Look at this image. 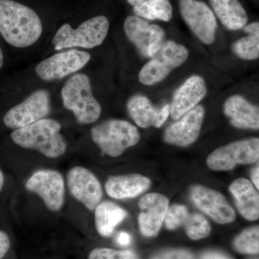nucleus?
<instances>
[{
    "label": "nucleus",
    "instance_id": "nucleus-1",
    "mask_svg": "<svg viewBox=\"0 0 259 259\" xmlns=\"http://www.w3.org/2000/svg\"><path fill=\"white\" fill-rule=\"evenodd\" d=\"M40 17L31 8L13 0H0V34L16 48H27L40 38Z\"/></svg>",
    "mask_w": 259,
    "mask_h": 259
},
{
    "label": "nucleus",
    "instance_id": "nucleus-2",
    "mask_svg": "<svg viewBox=\"0 0 259 259\" xmlns=\"http://www.w3.org/2000/svg\"><path fill=\"white\" fill-rule=\"evenodd\" d=\"M61 131L60 122L44 118L15 130L11 134V139L20 147L35 150L48 158H56L67 150V144Z\"/></svg>",
    "mask_w": 259,
    "mask_h": 259
},
{
    "label": "nucleus",
    "instance_id": "nucleus-3",
    "mask_svg": "<svg viewBox=\"0 0 259 259\" xmlns=\"http://www.w3.org/2000/svg\"><path fill=\"white\" fill-rule=\"evenodd\" d=\"M63 104L83 125L93 123L101 115L102 107L93 95L90 78L76 74L66 81L61 90Z\"/></svg>",
    "mask_w": 259,
    "mask_h": 259
},
{
    "label": "nucleus",
    "instance_id": "nucleus-4",
    "mask_svg": "<svg viewBox=\"0 0 259 259\" xmlns=\"http://www.w3.org/2000/svg\"><path fill=\"white\" fill-rule=\"evenodd\" d=\"M110 23L103 15L93 17L80 24L77 28L65 23L58 29L52 40L56 51L70 48L94 49L101 45L108 33Z\"/></svg>",
    "mask_w": 259,
    "mask_h": 259
},
{
    "label": "nucleus",
    "instance_id": "nucleus-5",
    "mask_svg": "<svg viewBox=\"0 0 259 259\" xmlns=\"http://www.w3.org/2000/svg\"><path fill=\"white\" fill-rule=\"evenodd\" d=\"M91 136L102 152L112 157L120 156L127 148L136 146L140 141L137 127L122 120L102 122L92 128Z\"/></svg>",
    "mask_w": 259,
    "mask_h": 259
},
{
    "label": "nucleus",
    "instance_id": "nucleus-6",
    "mask_svg": "<svg viewBox=\"0 0 259 259\" xmlns=\"http://www.w3.org/2000/svg\"><path fill=\"white\" fill-rule=\"evenodd\" d=\"M188 56L185 46L173 40L163 42L151 60L140 71V82L151 86L163 81L171 71L183 64Z\"/></svg>",
    "mask_w": 259,
    "mask_h": 259
},
{
    "label": "nucleus",
    "instance_id": "nucleus-7",
    "mask_svg": "<svg viewBox=\"0 0 259 259\" xmlns=\"http://www.w3.org/2000/svg\"><path fill=\"white\" fill-rule=\"evenodd\" d=\"M259 158L258 138L241 140L214 150L209 155L207 164L214 171H228L238 164H250Z\"/></svg>",
    "mask_w": 259,
    "mask_h": 259
},
{
    "label": "nucleus",
    "instance_id": "nucleus-8",
    "mask_svg": "<svg viewBox=\"0 0 259 259\" xmlns=\"http://www.w3.org/2000/svg\"><path fill=\"white\" fill-rule=\"evenodd\" d=\"M51 111L50 95L46 90H37L24 101L5 113L3 122L8 128L17 130L46 118Z\"/></svg>",
    "mask_w": 259,
    "mask_h": 259
},
{
    "label": "nucleus",
    "instance_id": "nucleus-9",
    "mask_svg": "<svg viewBox=\"0 0 259 259\" xmlns=\"http://www.w3.org/2000/svg\"><path fill=\"white\" fill-rule=\"evenodd\" d=\"M25 188L37 194L46 207L52 212L62 208L65 202L64 177L60 172L54 169L39 170L27 181Z\"/></svg>",
    "mask_w": 259,
    "mask_h": 259
},
{
    "label": "nucleus",
    "instance_id": "nucleus-10",
    "mask_svg": "<svg viewBox=\"0 0 259 259\" xmlns=\"http://www.w3.org/2000/svg\"><path fill=\"white\" fill-rule=\"evenodd\" d=\"M91 59L86 51L70 50L57 53L35 66L37 76L44 81L61 79L84 67Z\"/></svg>",
    "mask_w": 259,
    "mask_h": 259
},
{
    "label": "nucleus",
    "instance_id": "nucleus-11",
    "mask_svg": "<svg viewBox=\"0 0 259 259\" xmlns=\"http://www.w3.org/2000/svg\"><path fill=\"white\" fill-rule=\"evenodd\" d=\"M180 10L182 18L194 35L204 44H213L218 23L208 5L199 0H180Z\"/></svg>",
    "mask_w": 259,
    "mask_h": 259
},
{
    "label": "nucleus",
    "instance_id": "nucleus-12",
    "mask_svg": "<svg viewBox=\"0 0 259 259\" xmlns=\"http://www.w3.org/2000/svg\"><path fill=\"white\" fill-rule=\"evenodd\" d=\"M124 30L130 41L144 57L152 58L164 42L165 32L161 27L138 16L131 15L125 19Z\"/></svg>",
    "mask_w": 259,
    "mask_h": 259
},
{
    "label": "nucleus",
    "instance_id": "nucleus-13",
    "mask_svg": "<svg viewBox=\"0 0 259 259\" xmlns=\"http://www.w3.org/2000/svg\"><path fill=\"white\" fill-rule=\"evenodd\" d=\"M67 185L72 197L90 210H95L101 202V185L88 168L83 166L71 168L67 175Z\"/></svg>",
    "mask_w": 259,
    "mask_h": 259
},
{
    "label": "nucleus",
    "instance_id": "nucleus-14",
    "mask_svg": "<svg viewBox=\"0 0 259 259\" xmlns=\"http://www.w3.org/2000/svg\"><path fill=\"white\" fill-rule=\"evenodd\" d=\"M191 197L195 205L220 224H227L236 219V212L226 197L218 191L203 186H194Z\"/></svg>",
    "mask_w": 259,
    "mask_h": 259
},
{
    "label": "nucleus",
    "instance_id": "nucleus-15",
    "mask_svg": "<svg viewBox=\"0 0 259 259\" xmlns=\"http://www.w3.org/2000/svg\"><path fill=\"white\" fill-rule=\"evenodd\" d=\"M204 117V109L197 105L181 117V120L167 127L164 133L165 142L186 147L198 139Z\"/></svg>",
    "mask_w": 259,
    "mask_h": 259
},
{
    "label": "nucleus",
    "instance_id": "nucleus-16",
    "mask_svg": "<svg viewBox=\"0 0 259 259\" xmlns=\"http://www.w3.org/2000/svg\"><path fill=\"white\" fill-rule=\"evenodd\" d=\"M139 205L141 209L139 216L141 233L146 237L156 236L168 208V199L161 194H147L141 199Z\"/></svg>",
    "mask_w": 259,
    "mask_h": 259
},
{
    "label": "nucleus",
    "instance_id": "nucleus-17",
    "mask_svg": "<svg viewBox=\"0 0 259 259\" xmlns=\"http://www.w3.org/2000/svg\"><path fill=\"white\" fill-rule=\"evenodd\" d=\"M207 94V86L203 78L194 75L177 90L170 105V115L179 120L187 112L197 106Z\"/></svg>",
    "mask_w": 259,
    "mask_h": 259
},
{
    "label": "nucleus",
    "instance_id": "nucleus-18",
    "mask_svg": "<svg viewBox=\"0 0 259 259\" xmlns=\"http://www.w3.org/2000/svg\"><path fill=\"white\" fill-rule=\"evenodd\" d=\"M131 118L142 128L154 126L160 127L170 115V105L167 104L158 109L155 107L148 97L142 95L131 97L127 104Z\"/></svg>",
    "mask_w": 259,
    "mask_h": 259
},
{
    "label": "nucleus",
    "instance_id": "nucleus-19",
    "mask_svg": "<svg viewBox=\"0 0 259 259\" xmlns=\"http://www.w3.org/2000/svg\"><path fill=\"white\" fill-rule=\"evenodd\" d=\"M224 112L238 128L258 130V107L241 95L230 97L224 104Z\"/></svg>",
    "mask_w": 259,
    "mask_h": 259
},
{
    "label": "nucleus",
    "instance_id": "nucleus-20",
    "mask_svg": "<svg viewBox=\"0 0 259 259\" xmlns=\"http://www.w3.org/2000/svg\"><path fill=\"white\" fill-rule=\"evenodd\" d=\"M151 184L149 179L138 174L120 175L109 177L105 190L112 198H134L148 190Z\"/></svg>",
    "mask_w": 259,
    "mask_h": 259
},
{
    "label": "nucleus",
    "instance_id": "nucleus-21",
    "mask_svg": "<svg viewBox=\"0 0 259 259\" xmlns=\"http://www.w3.org/2000/svg\"><path fill=\"white\" fill-rule=\"evenodd\" d=\"M230 192L237 209L245 219L254 221L259 218V196L253 185L246 179H238L230 186Z\"/></svg>",
    "mask_w": 259,
    "mask_h": 259
},
{
    "label": "nucleus",
    "instance_id": "nucleus-22",
    "mask_svg": "<svg viewBox=\"0 0 259 259\" xmlns=\"http://www.w3.org/2000/svg\"><path fill=\"white\" fill-rule=\"evenodd\" d=\"M214 15L228 30L244 28L248 21L246 11L238 0H209Z\"/></svg>",
    "mask_w": 259,
    "mask_h": 259
},
{
    "label": "nucleus",
    "instance_id": "nucleus-23",
    "mask_svg": "<svg viewBox=\"0 0 259 259\" xmlns=\"http://www.w3.org/2000/svg\"><path fill=\"white\" fill-rule=\"evenodd\" d=\"M127 212L111 202H100L95 209L96 229L100 236L109 237L127 217Z\"/></svg>",
    "mask_w": 259,
    "mask_h": 259
},
{
    "label": "nucleus",
    "instance_id": "nucleus-24",
    "mask_svg": "<svg viewBox=\"0 0 259 259\" xmlns=\"http://www.w3.org/2000/svg\"><path fill=\"white\" fill-rule=\"evenodd\" d=\"M247 36L238 39L233 44V51L237 56L245 60H255L259 57V23L253 22L245 25Z\"/></svg>",
    "mask_w": 259,
    "mask_h": 259
},
{
    "label": "nucleus",
    "instance_id": "nucleus-25",
    "mask_svg": "<svg viewBox=\"0 0 259 259\" xmlns=\"http://www.w3.org/2000/svg\"><path fill=\"white\" fill-rule=\"evenodd\" d=\"M134 13L138 17L149 20H159L168 22L173 15L170 0H144L134 7Z\"/></svg>",
    "mask_w": 259,
    "mask_h": 259
},
{
    "label": "nucleus",
    "instance_id": "nucleus-26",
    "mask_svg": "<svg viewBox=\"0 0 259 259\" xmlns=\"http://www.w3.org/2000/svg\"><path fill=\"white\" fill-rule=\"evenodd\" d=\"M237 251L245 254H257L259 251L258 226L242 232L234 241Z\"/></svg>",
    "mask_w": 259,
    "mask_h": 259
},
{
    "label": "nucleus",
    "instance_id": "nucleus-27",
    "mask_svg": "<svg viewBox=\"0 0 259 259\" xmlns=\"http://www.w3.org/2000/svg\"><path fill=\"white\" fill-rule=\"evenodd\" d=\"M186 233L191 239L197 241L209 236L211 227L207 220L201 214H189L185 223Z\"/></svg>",
    "mask_w": 259,
    "mask_h": 259
},
{
    "label": "nucleus",
    "instance_id": "nucleus-28",
    "mask_svg": "<svg viewBox=\"0 0 259 259\" xmlns=\"http://www.w3.org/2000/svg\"><path fill=\"white\" fill-rule=\"evenodd\" d=\"M188 210L185 206L175 204L168 207L165 215V225L168 229L175 230L185 224L189 216Z\"/></svg>",
    "mask_w": 259,
    "mask_h": 259
},
{
    "label": "nucleus",
    "instance_id": "nucleus-29",
    "mask_svg": "<svg viewBox=\"0 0 259 259\" xmlns=\"http://www.w3.org/2000/svg\"><path fill=\"white\" fill-rule=\"evenodd\" d=\"M88 259H139V256L133 250L97 248L90 252Z\"/></svg>",
    "mask_w": 259,
    "mask_h": 259
},
{
    "label": "nucleus",
    "instance_id": "nucleus-30",
    "mask_svg": "<svg viewBox=\"0 0 259 259\" xmlns=\"http://www.w3.org/2000/svg\"><path fill=\"white\" fill-rule=\"evenodd\" d=\"M152 259H195L193 255L186 250H170L155 255Z\"/></svg>",
    "mask_w": 259,
    "mask_h": 259
},
{
    "label": "nucleus",
    "instance_id": "nucleus-31",
    "mask_svg": "<svg viewBox=\"0 0 259 259\" xmlns=\"http://www.w3.org/2000/svg\"><path fill=\"white\" fill-rule=\"evenodd\" d=\"M11 241L9 236L5 231L0 230V259H3L9 251Z\"/></svg>",
    "mask_w": 259,
    "mask_h": 259
},
{
    "label": "nucleus",
    "instance_id": "nucleus-32",
    "mask_svg": "<svg viewBox=\"0 0 259 259\" xmlns=\"http://www.w3.org/2000/svg\"><path fill=\"white\" fill-rule=\"evenodd\" d=\"M200 259H231L227 255L215 251L205 252L201 255Z\"/></svg>",
    "mask_w": 259,
    "mask_h": 259
},
{
    "label": "nucleus",
    "instance_id": "nucleus-33",
    "mask_svg": "<svg viewBox=\"0 0 259 259\" xmlns=\"http://www.w3.org/2000/svg\"><path fill=\"white\" fill-rule=\"evenodd\" d=\"M131 238L128 233L121 232L117 237V242L121 245H128L131 243Z\"/></svg>",
    "mask_w": 259,
    "mask_h": 259
},
{
    "label": "nucleus",
    "instance_id": "nucleus-34",
    "mask_svg": "<svg viewBox=\"0 0 259 259\" xmlns=\"http://www.w3.org/2000/svg\"><path fill=\"white\" fill-rule=\"evenodd\" d=\"M252 181L254 184L255 187H256L257 190L259 189V168L257 166L253 169L251 175Z\"/></svg>",
    "mask_w": 259,
    "mask_h": 259
},
{
    "label": "nucleus",
    "instance_id": "nucleus-35",
    "mask_svg": "<svg viewBox=\"0 0 259 259\" xmlns=\"http://www.w3.org/2000/svg\"><path fill=\"white\" fill-rule=\"evenodd\" d=\"M5 184V177L3 175V171L0 169V193H1L2 190H3V187H4Z\"/></svg>",
    "mask_w": 259,
    "mask_h": 259
},
{
    "label": "nucleus",
    "instance_id": "nucleus-36",
    "mask_svg": "<svg viewBox=\"0 0 259 259\" xmlns=\"http://www.w3.org/2000/svg\"><path fill=\"white\" fill-rule=\"evenodd\" d=\"M127 3L130 5H132L133 7L136 6V5L140 4V3H143L144 0H127Z\"/></svg>",
    "mask_w": 259,
    "mask_h": 259
},
{
    "label": "nucleus",
    "instance_id": "nucleus-37",
    "mask_svg": "<svg viewBox=\"0 0 259 259\" xmlns=\"http://www.w3.org/2000/svg\"><path fill=\"white\" fill-rule=\"evenodd\" d=\"M3 64H4V54H3V50L0 47V69L3 68Z\"/></svg>",
    "mask_w": 259,
    "mask_h": 259
}]
</instances>
